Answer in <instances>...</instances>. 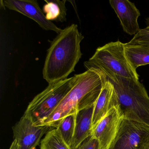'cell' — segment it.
<instances>
[{
  "mask_svg": "<svg viewBox=\"0 0 149 149\" xmlns=\"http://www.w3.org/2000/svg\"><path fill=\"white\" fill-rule=\"evenodd\" d=\"M84 38L77 25L72 24L51 42L42 69L43 78L49 84L67 79L74 71L82 55L81 43Z\"/></svg>",
  "mask_w": 149,
  "mask_h": 149,
  "instance_id": "obj_1",
  "label": "cell"
},
{
  "mask_svg": "<svg viewBox=\"0 0 149 149\" xmlns=\"http://www.w3.org/2000/svg\"><path fill=\"white\" fill-rule=\"evenodd\" d=\"M75 76L72 88L40 126L56 128L61 120L67 116L95 105L107 80L106 76L102 70L94 68Z\"/></svg>",
  "mask_w": 149,
  "mask_h": 149,
  "instance_id": "obj_2",
  "label": "cell"
},
{
  "mask_svg": "<svg viewBox=\"0 0 149 149\" xmlns=\"http://www.w3.org/2000/svg\"><path fill=\"white\" fill-rule=\"evenodd\" d=\"M103 73L114 86L123 118L149 126V97L143 85L135 79Z\"/></svg>",
  "mask_w": 149,
  "mask_h": 149,
  "instance_id": "obj_3",
  "label": "cell"
},
{
  "mask_svg": "<svg viewBox=\"0 0 149 149\" xmlns=\"http://www.w3.org/2000/svg\"><path fill=\"white\" fill-rule=\"evenodd\" d=\"M86 69L96 68L104 73L139 81V75L127 60L124 43L111 42L97 49L88 61L84 63Z\"/></svg>",
  "mask_w": 149,
  "mask_h": 149,
  "instance_id": "obj_4",
  "label": "cell"
},
{
  "mask_svg": "<svg viewBox=\"0 0 149 149\" xmlns=\"http://www.w3.org/2000/svg\"><path fill=\"white\" fill-rule=\"evenodd\" d=\"M76 76L49 84L29 103L25 113L31 116L33 125L40 126L70 90Z\"/></svg>",
  "mask_w": 149,
  "mask_h": 149,
  "instance_id": "obj_5",
  "label": "cell"
},
{
  "mask_svg": "<svg viewBox=\"0 0 149 149\" xmlns=\"http://www.w3.org/2000/svg\"><path fill=\"white\" fill-rule=\"evenodd\" d=\"M109 149H149V126L123 118Z\"/></svg>",
  "mask_w": 149,
  "mask_h": 149,
  "instance_id": "obj_6",
  "label": "cell"
},
{
  "mask_svg": "<svg viewBox=\"0 0 149 149\" xmlns=\"http://www.w3.org/2000/svg\"><path fill=\"white\" fill-rule=\"evenodd\" d=\"M49 128L46 126H35L31 116L24 113L13 127L17 149H36L43 135L49 131Z\"/></svg>",
  "mask_w": 149,
  "mask_h": 149,
  "instance_id": "obj_7",
  "label": "cell"
},
{
  "mask_svg": "<svg viewBox=\"0 0 149 149\" xmlns=\"http://www.w3.org/2000/svg\"><path fill=\"white\" fill-rule=\"evenodd\" d=\"M123 119L118 104L113 107L93 129L91 136L98 141V149H110Z\"/></svg>",
  "mask_w": 149,
  "mask_h": 149,
  "instance_id": "obj_8",
  "label": "cell"
},
{
  "mask_svg": "<svg viewBox=\"0 0 149 149\" xmlns=\"http://www.w3.org/2000/svg\"><path fill=\"white\" fill-rule=\"evenodd\" d=\"M2 1L4 7L32 19L44 30L53 31L57 34L62 30L52 22L47 19L36 0H5Z\"/></svg>",
  "mask_w": 149,
  "mask_h": 149,
  "instance_id": "obj_9",
  "label": "cell"
},
{
  "mask_svg": "<svg viewBox=\"0 0 149 149\" xmlns=\"http://www.w3.org/2000/svg\"><path fill=\"white\" fill-rule=\"evenodd\" d=\"M109 3L123 31L130 35L136 34L140 29L138 21L140 13L135 4L128 0H110Z\"/></svg>",
  "mask_w": 149,
  "mask_h": 149,
  "instance_id": "obj_10",
  "label": "cell"
},
{
  "mask_svg": "<svg viewBox=\"0 0 149 149\" xmlns=\"http://www.w3.org/2000/svg\"><path fill=\"white\" fill-rule=\"evenodd\" d=\"M118 104L117 96L114 86L107 78L94 106L92 129L96 126L113 107Z\"/></svg>",
  "mask_w": 149,
  "mask_h": 149,
  "instance_id": "obj_11",
  "label": "cell"
},
{
  "mask_svg": "<svg viewBox=\"0 0 149 149\" xmlns=\"http://www.w3.org/2000/svg\"><path fill=\"white\" fill-rule=\"evenodd\" d=\"M94 106L87 107L77 111L74 133L70 145L71 149H77L86 139L91 136Z\"/></svg>",
  "mask_w": 149,
  "mask_h": 149,
  "instance_id": "obj_12",
  "label": "cell"
},
{
  "mask_svg": "<svg viewBox=\"0 0 149 149\" xmlns=\"http://www.w3.org/2000/svg\"><path fill=\"white\" fill-rule=\"evenodd\" d=\"M124 48L126 58L134 70L149 64V47L126 43H124Z\"/></svg>",
  "mask_w": 149,
  "mask_h": 149,
  "instance_id": "obj_13",
  "label": "cell"
},
{
  "mask_svg": "<svg viewBox=\"0 0 149 149\" xmlns=\"http://www.w3.org/2000/svg\"><path fill=\"white\" fill-rule=\"evenodd\" d=\"M46 4L43 8V12L46 14L48 20L63 22L67 20V9L66 1L45 0Z\"/></svg>",
  "mask_w": 149,
  "mask_h": 149,
  "instance_id": "obj_14",
  "label": "cell"
},
{
  "mask_svg": "<svg viewBox=\"0 0 149 149\" xmlns=\"http://www.w3.org/2000/svg\"><path fill=\"white\" fill-rule=\"evenodd\" d=\"M40 149H71L57 128L49 131L41 141Z\"/></svg>",
  "mask_w": 149,
  "mask_h": 149,
  "instance_id": "obj_15",
  "label": "cell"
},
{
  "mask_svg": "<svg viewBox=\"0 0 149 149\" xmlns=\"http://www.w3.org/2000/svg\"><path fill=\"white\" fill-rule=\"evenodd\" d=\"M77 111L63 118L59 123L56 128L60 131L65 142L70 146L74 133Z\"/></svg>",
  "mask_w": 149,
  "mask_h": 149,
  "instance_id": "obj_16",
  "label": "cell"
},
{
  "mask_svg": "<svg viewBox=\"0 0 149 149\" xmlns=\"http://www.w3.org/2000/svg\"><path fill=\"white\" fill-rule=\"evenodd\" d=\"M128 43L149 47V29L145 28L140 29L139 32L134 36L131 40Z\"/></svg>",
  "mask_w": 149,
  "mask_h": 149,
  "instance_id": "obj_17",
  "label": "cell"
},
{
  "mask_svg": "<svg viewBox=\"0 0 149 149\" xmlns=\"http://www.w3.org/2000/svg\"><path fill=\"white\" fill-rule=\"evenodd\" d=\"M98 142L96 139L91 136L85 140L77 149H98Z\"/></svg>",
  "mask_w": 149,
  "mask_h": 149,
  "instance_id": "obj_18",
  "label": "cell"
},
{
  "mask_svg": "<svg viewBox=\"0 0 149 149\" xmlns=\"http://www.w3.org/2000/svg\"><path fill=\"white\" fill-rule=\"evenodd\" d=\"M18 146H17V143L16 141L15 140H14L13 142L12 143L10 149H17Z\"/></svg>",
  "mask_w": 149,
  "mask_h": 149,
  "instance_id": "obj_19",
  "label": "cell"
},
{
  "mask_svg": "<svg viewBox=\"0 0 149 149\" xmlns=\"http://www.w3.org/2000/svg\"><path fill=\"white\" fill-rule=\"evenodd\" d=\"M146 26H147L146 28L149 29V18H146Z\"/></svg>",
  "mask_w": 149,
  "mask_h": 149,
  "instance_id": "obj_20",
  "label": "cell"
}]
</instances>
